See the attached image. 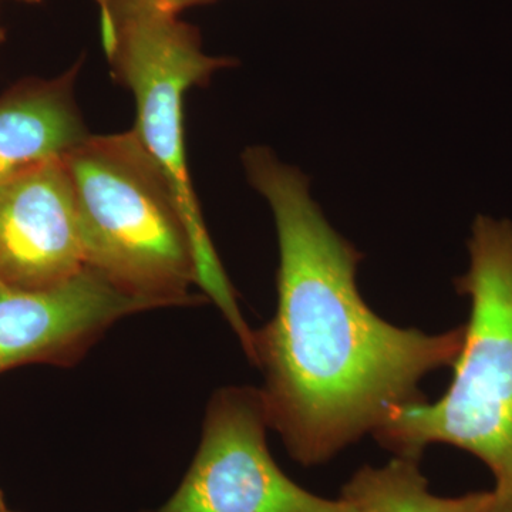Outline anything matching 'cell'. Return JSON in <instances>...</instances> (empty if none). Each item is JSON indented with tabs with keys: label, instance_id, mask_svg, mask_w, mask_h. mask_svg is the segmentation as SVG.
Returning a JSON list of instances; mask_svg holds the SVG:
<instances>
[{
	"label": "cell",
	"instance_id": "cell-1",
	"mask_svg": "<svg viewBox=\"0 0 512 512\" xmlns=\"http://www.w3.org/2000/svg\"><path fill=\"white\" fill-rule=\"evenodd\" d=\"M249 184L268 202L278 232V308L254 330L269 427L293 460L326 463L402 407L426 402L420 382L451 366L464 326L439 335L397 328L363 301L362 254L320 211L309 181L266 147L242 154Z\"/></svg>",
	"mask_w": 512,
	"mask_h": 512
},
{
	"label": "cell",
	"instance_id": "cell-2",
	"mask_svg": "<svg viewBox=\"0 0 512 512\" xmlns=\"http://www.w3.org/2000/svg\"><path fill=\"white\" fill-rule=\"evenodd\" d=\"M84 266L156 308L205 301L194 241L173 185L133 130L92 136L64 157Z\"/></svg>",
	"mask_w": 512,
	"mask_h": 512
},
{
	"label": "cell",
	"instance_id": "cell-3",
	"mask_svg": "<svg viewBox=\"0 0 512 512\" xmlns=\"http://www.w3.org/2000/svg\"><path fill=\"white\" fill-rule=\"evenodd\" d=\"M468 251L470 266L456 285L470 299V318L447 392L402 407L373 436L412 460L430 444L461 448L498 480L512 473L511 222L477 217Z\"/></svg>",
	"mask_w": 512,
	"mask_h": 512
},
{
	"label": "cell",
	"instance_id": "cell-4",
	"mask_svg": "<svg viewBox=\"0 0 512 512\" xmlns=\"http://www.w3.org/2000/svg\"><path fill=\"white\" fill-rule=\"evenodd\" d=\"M101 37L114 76L136 103V133L173 185L190 227L198 264V285L217 303L229 325L244 319L234 289L222 269L195 195L185 154L184 100L192 87L204 86L227 57L202 50L200 36L178 15L101 13Z\"/></svg>",
	"mask_w": 512,
	"mask_h": 512
},
{
	"label": "cell",
	"instance_id": "cell-5",
	"mask_svg": "<svg viewBox=\"0 0 512 512\" xmlns=\"http://www.w3.org/2000/svg\"><path fill=\"white\" fill-rule=\"evenodd\" d=\"M268 427L261 390H218L190 470L158 512H359L286 476L269 453Z\"/></svg>",
	"mask_w": 512,
	"mask_h": 512
},
{
	"label": "cell",
	"instance_id": "cell-6",
	"mask_svg": "<svg viewBox=\"0 0 512 512\" xmlns=\"http://www.w3.org/2000/svg\"><path fill=\"white\" fill-rule=\"evenodd\" d=\"M156 309L84 266L43 289L0 286V373L29 363H76L114 322Z\"/></svg>",
	"mask_w": 512,
	"mask_h": 512
},
{
	"label": "cell",
	"instance_id": "cell-7",
	"mask_svg": "<svg viewBox=\"0 0 512 512\" xmlns=\"http://www.w3.org/2000/svg\"><path fill=\"white\" fill-rule=\"evenodd\" d=\"M84 268L64 158L0 183V286L43 289Z\"/></svg>",
	"mask_w": 512,
	"mask_h": 512
},
{
	"label": "cell",
	"instance_id": "cell-8",
	"mask_svg": "<svg viewBox=\"0 0 512 512\" xmlns=\"http://www.w3.org/2000/svg\"><path fill=\"white\" fill-rule=\"evenodd\" d=\"M79 66L53 82L0 100V183L36 165L62 160L90 136L74 99Z\"/></svg>",
	"mask_w": 512,
	"mask_h": 512
},
{
	"label": "cell",
	"instance_id": "cell-9",
	"mask_svg": "<svg viewBox=\"0 0 512 512\" xmlns=\"http://www.w3.org/2000/svg\"><path fill=\"white\" fill-rule=\"evenodd\" d=\"M340 498L359 512H487L491 491L437 497L429 491L419 460L396 457L383 467L360 468Z\"/></svg>",
	"mask_w": 512,
	"mask_h": 512
},
{
	"label": "cell",
	"instance_id": "cell-10",
	"mask_svg": "<svg viewBox=\"0 0 512 512\" xmlns=\"http://www.w3.org/2000/svg\"><path fill=\"white\" fill-rule=\"evenodd\" d=\"M101 13L124 15L133 12H157L180 15L184 9L210 0H97Z\"/></svg>",
	"mask_w": 512,
	"mask_h": 512
},
{
	"label": "cell",
	"instance_id": "cell-11",
	"mask_svg": "<svg viewBox=\"0 0 512 512\" xmlns=\"http://www.w3.org/2000/svg\"><path fill=\"white\" fill-rule=\"evenodd\" d=\"M487 512H512V473L495 480Z\"/></svg>",
	"mask_w": 512,
	"mask_h": 512
},
{
	"label": "cell",
	"instance_id": "cell-12",
	"mask_svg": "<svg viewBox=\"0 0 512 512\" xmlns=\"http://www.w3.org/2000/svg\"><path fill=\"white\" fill-rule=\"evenodd\" d=\"M6 503H5V498H3V493L2 491H0V511L2 510H6Z\"/></svg>",
	"mask_w": 512,
	"mask_h": 512
},
{
	"label": "cell",
	"instance_id": "cell-13",
	"mask_svg": "<svg viewBox=\"0 0 512 512\" xmlns=\"http://www.w3.org/2000/svg\"><path fill=\"white\" fill-rule=\"evenodd\" d=\"M18 2L30 3V5H35V3H40L42 2V0H18Z\"/></svg>",
	"mask_w": 512,
	"mask_h": 512
},
{
	"label": "cell",
	"instance_id": "cell-14",
	"mask_svg": "<svg viewBox=\"0 0 512 512\" xmlns=\"http://www.w3.org/2000/svg\"><path fill=\"white\" fill-rule=\"evenodd\" d=\"M3 39H5V32H3V29L0 28V43L3 42Z\"/></svg>",
	"mask_w": 512,
	"mask_h": 512
},
{
	"label": "cell",
	"instance_id": "cell-15",
	"mask_svg": "<svg viewBox=\"0 0 512 512\" xmlns=\"http://www.w3.org/2000/svg\"><path fill=\"white\" fill-rule=\"evenodd\" d=\"M0 512H15V511H10L9 508H6V510H2Z\"/></svg>",
	"mask_w": 512,
	"mask_h": 512
}]
</instances>
